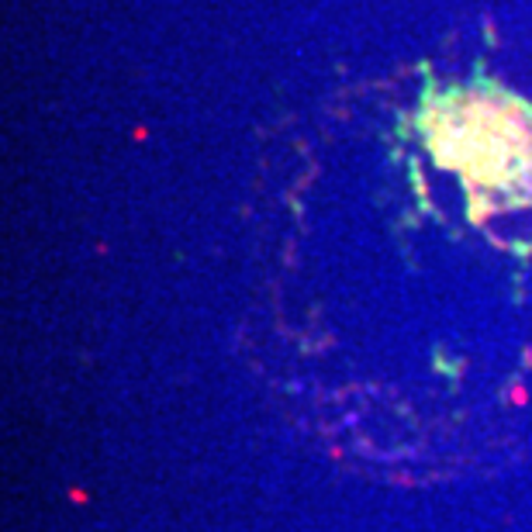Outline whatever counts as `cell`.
<instances>
[{"mask_svg":"<svg viewBox=\"0 0 532 532\" xmlns=\"http://www.w3.org/2000/svg\"><path fill=\"white\" fill-rule=\"evenodd\" d=\"M418 131L439 166L453 170L477 211L532 204V104L495 80L429 87Z\"/></svg>","mask_w":532,"mask_h":532,"instance_id":"cell-1","label":"cell"}]
</instances>
